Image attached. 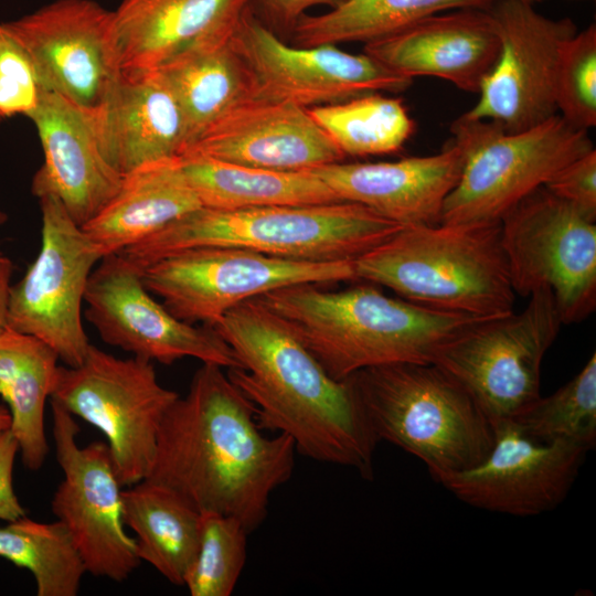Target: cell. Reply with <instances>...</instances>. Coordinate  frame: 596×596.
Returning a JSON list of instances; mask_svg holds the SVG:
<instances>
[{
    "label": "cell",
    "mask_w": 596,
    "mask_h": 596,
    "mask_svg": "<svg viewBox=\"0 0 596 596\" xmlns=\"http://www.w3.org/2000/svg\"><path fill=\"white\" fill-rule=\"evenodd\" d=\"M496 0H344L328 12L299 19L289 35L294 46L363 42L397 34L421 20L449 10H489Z\"/></svg>",
    "instance_id": "obj_30"
},
{
    "label": "cell",
    "mask_w": 596,
    "mask_h": 596,
    "mask_svg": "<svg viewBox=\"0 0 596 596\" xmlns=\"http://www.w3.org/2000/svg\"><path fill=\"white\" fill-rule=\"evenodd\" d=\"M257 298L337 381L372 366L433 363L449 341L485 319L392 298L366 285L327 291L302 284Z\"/></svg>",
    "instance_id": "obj_3"
},
{
    "label": "cell",
    "mask_w": 596,
    "mask_h": 596,
    "mask_svg": "<svg viewBox=\"0 0 596 596\" xmlns=\"http://www.w3.org/2000/svg\"><path fill=\"white\" fill-rule=\"evenodd\" d=\"M307 109L345 157L396 153L415 130L403 100L381 93Z\"/></svg>",
    "instance_id": "obj_31"
},
{
    "label": "cell",
    "mask_w": 596,
    "mask_h": 596,
    "mask_svg": "<svg viewBox=\"0 0 596 596\" xmlns=\"http://www.w3.org/2000/svg\"><path fill=\"white\" fill-rule=\"evenodd\" d=\"M19 445L10 429L0 432V520L14 521L25 515L13 487V467Z\"/></svg>",
    "instance_id": "obj_39"
},
{
    "label": "cell",
    "mask_w": 596,
    "mask_h": 596,
    "mask_svg": "<svg viewBox=\"0 0 596 596\" xmlns=\"http://www.w3.org/2000/svg\"><path fill=\"white\" fill-rule=\"evenodd\" d=\"M237 20L201 38L156 70L182 109L184 151L224 111L254 97L252 73L233 41Z\"/></svg>",
    "instance_id": "obj_25"
},
{
    "label": "cell",
    "mask_w": 596,
    "mask_h": 596,
    "mask_svg": "<svg viewBox=\"0 0 596 596\" xmlns=\"http://www.w3.org/2000/svg\"><path fill=\"white\" fill-rule=\"evenodd\" d=\"M10 414L7 407L0 405V432L10 428Z\"/></svg>",
    "instance_id": "obj_41"
},
{
    "label": "cell",
    "mask_w": 596,
    "mask_h": 596,
    "mask_svg": "<svg viewBox=\"0 0 596 596\" xmlns=\"http://www.w3.org/2000/svg\"><path fill=\"white\" fill-rule=\"evenodd\" d=\"M94 114L103 156L121 175L185 149L182 109L156 70H121Z\"/></svg>",
    "instance_id": "obj_23"
},
{
    "label": "cell",
    "mask_w": 596,
    "mask_h": 596,
    "mask_svg": "<svg viewBox=\"0 0 596 596\" xmlns=\"http://www.w3.org/2000/svg\"><path fill=\"white\" fill-rule=\"evenodd\" d=\"M524 1H528V2L534 3V2H539V1H542V0H524Z\"/></svg>",
    "instance_id": "obj_42"
},
{
    "label": "cell",
    "mask_w": 596,
    "mask_h": 596,
    "mask_svg": "<svg viewBox=\"0 0 596 596\" xmlns=\"http://www.w3.org/2000/svg\"><path fill=\"white\" fill-rule=\"evenodd\" d=\"M295 453L287 435L263 433L254 405L224 368L202 363L162 421L146 479L200 513L235 518L252 533L264 522L272 493L290 479Z\"/></svg>",
    "instance_id": "obj_1"
},
{
    "label": "cell",
    "mask_w": 596,
    "mask_h": 596,
    "mask_svg": "<svg viewBox=\"0 0 596 596\" xmlns=\"http://www.w3.org/2000/svg\"><path fill=\"white\" fill-rule=\"evenodd\" d=\"M151 295L178 319L213 327L237 305L294 285L355 280L353 262L315 263L240 247H192L143 266Z\"/></svg>",
    "instance_id": "obj_10"
},
{
    "label": "cell",
    "mask_w": 596,
    "mask_h": 596,
    "mask_svg": "<svg viewBox=\"0 0 596 596\" xmlns=\"http://www.w3.org/2000/svg\"><path fill=\"white\" fill-rule=\"evenodd\" d=\"M461 166L460 150L449 141L436 155L386 162L340 161L309 171L341 202L361 204L406 226L440 223L444 202L459 178Z\"/></svg>",
    "instance_id": "obj_22"
},
{
    "label": "cell",
    "mask_w": 596,
    "mask_h": 596,
    "mask_svg": "<svg viewBox=\"0 0 596 596\" xmlns=\"http://www.w3.org/2000/svg\"><path fill=\"white\" fill-rule=\"evenodd\" d=\"M489 12L499 54L479 86L477 103L462 115L497 121L510 132L535 127L557 114L558 62L577 26L570 18L545 17L524 0H496Z\"/></svg>",
    "instance_id": "obj_14"
},
{
    "label": "cell",
    "mask_w": 596,
    "mask_h": 596,
    "mask_svg": "<svg viewBox=\"0 0 596 596\" xmlns=\"http://www.w3.org/2000/svg\"><path fill=\"white\" fill-rule=\"evenodd\" d=\"M501 242L515 295L546 288L563 324L596 309V225L544 185L500 220Z\"/></svg>",
    "instance_id": "obj_11"
},
{
    "label": "cell",
    "mask_w": 596,
    "mask_h": 596,
    "mask_svg": "<svg viewBox=\"0 0 596 596\" xmlns=\"http://www.w3.org/2000/svg\"><path fill=\"white\" fill-rule=\"evenodd\" d=\"M544 187L573 205L585 217L596 221V150L577 157L555 172Z\"/></svg>",
    "instance_id": "obj_37"
},
{
    "label": "cell",
    "mask_w": 596,
    "mask_h": 596,
    "mask_svg": "<svg viewBox=\"0 0 596 596\" xmlns=\"http://www.w3.org/2000/svg\"><path fill=\"white\" fill-rule=\"evenodd\" d=\"M450 132L462 166L443 205L444 224L500 222L562 167L594 149L587 130L571 126L558 114L515 132L493 120L461 115Z\"/></svg>",
    "instance_id": "obj_7"
},
{
    "label": "cell",
    "mask_w": 596,
    "mask_h": 596,
    "mask_svg": "<svg viewBox=\"0 0 596 596\" xmlns=\"http://www.w3.org/2000/svg\"><path fill=\"white\" fill-rule=\"evenodd\" d=\"M28 117L36 127L44 153L32 180V193L38 199L55 196L83 226L115 196L124 179L103 156L94 109L41 89L38 106Z\"/></svg>",
    "instance_id": "obj_20"
},
{
    "label": "cell",
    "mask_w": 596,
    "mask_h": 596,
    "mask_svg": "<svg viewBox=\"0 0 596 596\" xmlns=\"http://www.w3.org/2000/svg\"><path fill=\"white\" fill-rule=\"evenodd\" d=\"M30 58L40 88L96 109L119 75L115 14L94 0H55L0 22Z\"/></svg>",
    "instance_id": "obj_16"
},
{
    "label": "cell",
    "mask_w": 596,
    "mask_h": 596,
    "mask_svg": "<svg viewBox=\"0 0 596 596\" xmlns=\"http://www.w3.org/2000/svg\"><path fill=\"white\" fill-rule=\"evenodd\" d=\"M39 201L41 247L11 287L8 327L38 338L64 365L76 366L91 345L83 326L84 296L104 256L55 196Z\"/></svg>",
    "instance_id": "obj_12"
},
{
    "label": "cell",
    "mask_w": 596,
    "mask_h": 596,
    "mask_svg": "<svg viewBox=\"0 0 596 596\" xmlns=\"http://www.w3.org/2000/svg\"><path fill=\"white\" fill-rule=\"evenodd\" d=\"M181 157L280 171H308L345 158L307 108L257 97L224 111Z\"/></svg>",
    "instance_id": "obj_19"
},
{
    "label": "cell",
    "mask_w": 596,
    "mask_h": 596,
    "mask_svg": "<svg viewBox=\"0 0 596 596\" xmlns=\"http://www.w3.org/2000/svg\"><path fill=\"white\" fill-rule=\"evenodd\" d=\"M85 318L100 339L150 362L183 358L224 369L241 368L232 348L211 327L175 318L145 287L141 269L121 253L105 256L89 276Z\"/></svg>",
    "instance_id": "obj_17"
},
{
    "label": "cell",
    "mask_w": 596,
    "mask_h": 596,
    "mask_svg": "<svg viewBox=\"0 0 596 596\" xmlns=\"http://www.w3.org/2000/svg\"><path fill=\"white\" fill-rule=\"evenodd\" d=\"M0 557L26 568L38 596H76L87 573L66 528L26 515L0 526Z\"/></svg>",
    "instance_id": "obj_32"
},
{
    "label": "cell",
    "mask_w": 596,
    "mask_h": 596,
    "mask_svg": "<svg viewBox=\"0 0 596 596\" xmlns=\"http://www.w3.org/2000/svg\"><path fill=\"white\" fill-rule=\"evenodd\" d=\"M179 161L202 207L240 210L341 202L309 170H270L205 157H180Z\"/></svg>",
    "instance_id": "obj_28"
},
{
    "label": "cell",
    "mask_w": 596,
    "mask_h": 596,
    "mask_svg": "<svg viewBox=\"0 0 596 596\" xmlns=\"http://www.w3.org/2000/svg\"><path fill=\"white\" fill-rule=\"evenodd\" d=\"M401 227L352 202L200 207L120 253L139 268L181 249L209 246L240 247L302 262H353Z\"/></svg>",
    "instance_id": "obj_5"
},
{
    "label": "cell",
    "mask_w": 596,
    "mask_h": 596,
    "mask_svg": "<svg viewBox=\"0 0 596 596\" xmlns=\"http://www.w3.org/2000/svg\"><path fill=\"white\" fill-rule=\"evenodd\" d=\"M364 53L411 79L438 77L477 93L497 61L499 38L489 10L456 9L366 43Z\"/></svg>",
    "instance_id": "obj_21"
},
{
    "label": "cell",
    "mask_w": 596,
    "mask_h": 596,
    "mask_svg": "<svg viewBox=\"0 0 596 596\" xmlns=\"http://www.w3.org/2000/svg\"><path fill=\"white\" fill-rule=\"evenodd\" d=\"M249 532L235 518L201 513L199 546L184 586L191 596H230L247 557Z\"/></svg>",
    "instance_id": "obj_34"
},
{
    "label": "cell",
    "mask_w": 596,
    "mask_h": 596,
    "mask_svg": "<svg viewBox=\"0 0 596 596\" xmlns=\"http://www.w3.org/2000/svg\"><path fill=\"white\" fill-rule=\"evenodd\" d=\"M248 4L249 0H123L114 11L120 68L157 70L235 22Z\"/></svg>",
    "instance_id": "obj_24"
},
{
    "label": "cell",
    "mask_w": 596,
    "mask_h": 596,
    "mask_svg": "<svg viewBox=\"0 0 596 596\" xmlns=\"http://www.w3.org/2000/svg\"><path fill=\"white\" fill-rule=\"evenodd\" d=\"M179 394L152 362L117 358L91 344L81 364L60 365L50 400L99 429L123 487L146 479L162 421Z\"/></svg>",
    "instance_id": "obj_8"
},
{
    "label": "cell",
    "mask_w": 596,
    "mask_h": 596,
    "mask_svg": "<svg viewBox=\"0 0 596 596\" xmlns=\"http://www.w3.org/2000/svg\"><path fill=\"white\" fill-rule=\"evenodd\" d=\"M344 0H249L254 14L277 35H290L307 10L327 6L330 9Z\"/></svg>",
    "instance_id": "obj_38"
},
{
    "label": "cell",
    "mask_w": 596,
    "mask_h": 596,
    "mask_svg": "<svg viewBox=\"0 0 596 596\" xmlns=\"http://www.w3.org/2000/svg\"><path fill=\"white\" fill-rule=\"evenodd\" d=\"M211 328L241 363L226 373L254 405L262 429L287 435L312 460L372 478L379 440L347 380L332 379L258 298L237 305Z\"/></svg>",
    "instance_id": "obj_2"
},
{
    "label": "cell",
    "mask_w": 596,
    "mask_h": 596,
    "mask_svg": "<svg viewBox=\"0 0 596 596\" xmlns=\"http://www.w3.org/2000/svg\"><path fill=\"white\" fill-rule=\"evenodd\" d=\"M563 322L542 288L520 312L481 319L449 341L434 362L458 381L494 424L541 396V365Z\"/></svg>",
    "instance_id": "obj_9"
},
{
    "label": "cell",
    "mask_w": 596,
    "mask_h": 596,
    "mask_svg": "<svg viewBox=\"0 0 596 596\" xmlns=\"http://www.w3.org/2000/svg\"><path fill=\"white\" fill-rule=\"evenodd\" d=\"M52 435L63 479L51 509L68 531L87 573L120 583L140 565L135 539L125 531L123 486L108 446L77 444L74 416L53 400Z\"/></svg>",
    "instance_id": "obj_13"
},
{
    "label": "cell",
    "mask_w": 596,
    "mask_h": 596,
    "mask_svg": "<svg viewBox=\"0 0 596 596\" xmlns=\"http://www.w3.org/2000/svg\"><path fill=\"white\" fill-rule=\"evenodd\" d=\"M511 422L538 441L592 450L596 444V354L566 384L540 396Z\"/></svg>",
    "instance_id": "obj_33"
},
{
    "label": "cell",
    "mask_w": 596,
    "mask_h": 596,
    "mask_svg": "<svg viewBox=\"0 0 596 596\" xmlns=\"http://www.w3.org/2000/svg\"><path fill=\"white\" fill-rule=\"evenodd\" d=\"M587 453L572 444L538 441L504 421L494 424L493 446L478 465L433 479L471 507L532 517L565 500Z\"/></svg>",
    "instance_id": "obj_18"
},
{
    "label": "cell",
    "mask_w": 596,
    "mask_h": 596,
    "mask_svg": "<svg viewBox=\"0 0 596 596\" xmlns=\"http://www.w3.org/2000/svg\"><path fill=\"white\" fill-rule=\"evenodd\" d=\"M557 114L571 126L596 125V25L577 31L562 49L555 85Z\"/></svg>",
    "instance_id": "obj_35"
},
{
    "label": "cell",
    "mask_w": 596,
    "mask_h": 596,
    "mask_svg": "<svg viewBox=\"0 0 596 596\" xmlns=\"http://www.w3.org/2000/svg\"><path fill=\"white\" fill-rule=\"evenodd\" d=\"M233 41L252 73L257 98L310 108L369 93H401L413 83L365 53L351 54L334 44L288 45L249 4L234 26Z\"/></svg>",
    "instance_id": "obj_15"
},
{
    "label": "cell",
    "mask_w": 596,
    "mask_h": 596,
    "mask_svg": "<svg viewBox=\"0 0 596 596\" xmlns=\"http://www.w3.org/2000/svg\"><path fill=\"white\" fill-rule=\"evenodd\" d=\"M40 92L30 58L0 30V119L20 114L28 117L38 106Z\"/></svg>",
    "instance_id": "obj_36"
},
{
    "label": "cell",
    "mask_w": 596,
    "mask_h": 596,
    "mask_svg": "<svg viewBox=\"0 0 596 596\" xmlns=\"http://www.w3.org/2000/svg\"><path fill=\"white\" fill-rule=\"evenodd\" d=\"M376 439L419 458L432 476L478 465L494 425L468 391L435 363H393L345 379Z\"/></svg>",
    "instance_id": "obj_6"
},
{
    "label": "cell",
    "mask_w": 596,
    "mask_h": 596,
    "mask_svg": "<svg viewBox=\"0 0 596 596\" xmlns=\"http://www.w3.org/2000/svg\"><path fill=\"white\" fill-rule=\"evenodd\" d=\"M200 207L177 158L125 174L115 196L81 227L105 257L123 252Z\"/></svg>",
    "instance_id": "obj_26"
},
{
    "label": "cell",
    "mask_w": 596,
    "mask_h": 596,
    "mask_svg": "<svg viewBox=\"0 0 596 596\" xmlns=\"http://www.w3.org/2000/svg\"><path fill=\"white\" fill-rule=\"evenodd\" d=\"M356 279L446 312L492 318L513 311L500 222L406 225L353 260Z\"/></svg>",
    "instance_id": "obj_4"
},
{
    "label": "cell",
    "mask_w": 596,
    "mask_h": 596,
    "mask_svg": "<svg viewBox=\"0 0 596 596\" xmlns=\"http://www.w3.org/2000/svg\"><path fill=\"white\" fill-rule=\"evenodd\" d=\"M123 519L136 535L140 561L184 586L198 552L201 513L173 490L143 479L123 490Z\"/></svg>",
    "instance_id": "obj_29"
},
{
    "label": "cell",
    "mask_w": 596,
    "mask_h": 596,
    "mask_svg": "<svg viewBox=\"0 0 596 596\" xmlns=\"http://www.w3.org/2000/svg\"><path fill=\"white\" fill-rule=\"evenodd\" d=\"M58 356L38 338L7 328L0 334V396L26 469L40 470L49 454L44 413Z\"/></svg>",
    "instance_id": "obj_27"
},
{
    "label": "cell",
    "mask_w": 596,
    "mask_h": 596,
    "mask_svg": "<svg viewBox=\"0 0 596 596\" xmlns=\"http://www.w3.org/2000/svg\"><path fill=\"white\" fill-rule=\"evenodd\" d=\"M12 262L0 253V334L8 328Z\"/></svg>",
    "instance_id": "obj_40"
}]
</instances>
